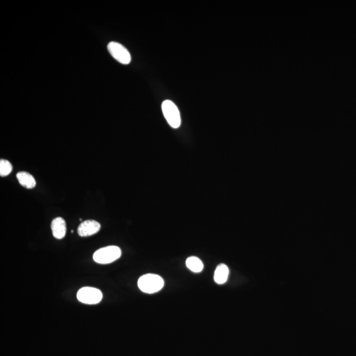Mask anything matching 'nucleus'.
<instances>
[{
    "mask_svg": "<svg viewBox=\"0 0 356 356\" xmlns=\"http://www.w3.org/2000/svg\"><path fill=\"white\" fill-rule=\"evenodd\" d=\"M165 282L161 276L154 274L143 275L138 280V287L143 293H154L163 289Z\"/></svg>",
    "mask_w": 356,
    "mask_h": 356,
    "instance_id": "f257e3e1",
    "label": "nucleus"
},
{
    "mask_svg": "<svg viewBox=\"0 0 356 356\" xmlns=\"http://www.w3.org/2000/svg\"><path fill=\"white\" fill-rule=\"evenodd\" d=\"M122 251L119 247L107 246L97 250L94 253L93 259L96 263L106 265L120 259Z\"/></svg>",
    "mask_w": 356,
    "mask_h": 356,
    "instance_id": "f03ea898",
    "label": "nucleus"
},
{
    "mask_svg": "<svg viewBox=\"0 0 356 356\" xmlns=\"http://www.w3.org/2000/svg\"><path fill=\"white\" fill-rule=\"evenodd\" d=\"M162 110L166 120L171 127L177 129L181 125V117L178 107L173 102L167 100L162 104Z\"/></svg>",
    "mask_w": 356,
    "mask_h": 356,
    "instance_id": "7ed1b4c3",
    "label": "nucleus"
},
{
    "mask_svg": "<svg viewBox=\"0 0 356 356\" xmlns=\"http://www.w3.org/2000/svg\"><path fill=\"white\" fill-rule=\"evenodd\" d=\"M103 295L101 290L92 287L81 288L77 293L78 300L84 304L95 305L101 302Z\"/></svg>",
    "mask_w": 356,
    "mask_h": 356,
    "instance_id": "20e7f679",
    "label": "nucleus"
},
{
    "mask_svg": "<svg viewBox=\"0 0 356 356\" xmlns=\"http://www.w3.org/2000/svg\"><path fill=\"white\" fill-rule=\"evenodd\" d=\"M108 50L112 57L124 65L131 62V58L129 51L120 43L111 42L108 44Z\"/></svg>",
    "mask_w": 356,
    "mask_h": 356,
    "instance_id": "39448f33",
    "label": "nucleus"
},
{
    "mask_svg": "<svg viewBox=\"0 0 356 356\" xmlns=\"http://www.w3.org/2000/svg\"><path fill=\"white\" fill-rule=\"evenodd\" d=\"M101 228V224L95 220H85L79 225L77 232L82 237L90 236L99 232Z\"/></svg>",
    "mask_w": 356,
    "mask_h": 356,
    "instance_id": "423d86ee",
    "label": "nucleus"
},
{
    "mask_svg": "<svg viewBox=\"0 0 356 356\" xmlns=\"http://www.w3.org/2000/svg\"><path fill=\"white\" fill-rule=\"evenodd\" d=\"M51 229H52L53 235L58 240H61L65 237L67 228H66L65 221L63 218L61 217L54 218L51 224Z\"/></svg>",
    "mask_w": 356,
    "mask_h": 356,
    "instance_id": "0eeeda50",
    "label": "nucleus"
},
{
    "mask_svg": "<svg viewBox=\"0 0 356 356\" xmlns=\"http://www.w3.org/2000/svg\"><path fill=\"white\" fill-rule=\"evenodd\" d=\"M17 178L23 187L26 189H33L36 186V180L35 178L29 173L26 171H20L17 174Z\"/></svg>",
    "mask_w": 356,
    "mask_h": 356,
    "instance_id": "6e6552de",
    "label": "nucleus"
},
{
    "mask_svg": "<svg viewBox=\"0 0 356 356\" xmlns=\"http://www.w3.org/2000/svg\"><path fill=\"white\" fill-rule=\"evenodd\" d=\"M229 275V267L224 264H220L214 271V280L216 284H223L227 281Z\"/></svg>",
    "mask_w": 356,
    "mask_h": 356,
    "instance_id": "1a4fd4ad",
    "label": "nucleus"
},
{
    "mask_svg": "<svg viewBox=\"0 0 356 356\" xmlns=\"http://www.w3.org/2000/svg\"><path fill=\"white\" fill-rule=\"evenodd\" d=\"M186 266L192 272L195 273L201 272L203 270V267H204L203 262L197 257L188 258L186 260Z\"/></svg>",
    "mask_w": 356,
    "mask_h": 356,
    "instance_id": "9d476101",
    "label": "nucleus"
},
{
    "mask_svg": "<svg viewBox=\"0 0 356 356\" xmlns=\"http://www.w3.org/2000/svg\"><path fill=\"white\" fill-rule=\"evenodd\" d=\"M12 169V165L8 161L5 159H1L0 161V176L1 177L8 176Z\"/></svg>",
    "mask_w": 356,
    "mask_h": 356,
    "instance_id": "9b49d317",
    "label": "nucleus"
}]
</instances>
